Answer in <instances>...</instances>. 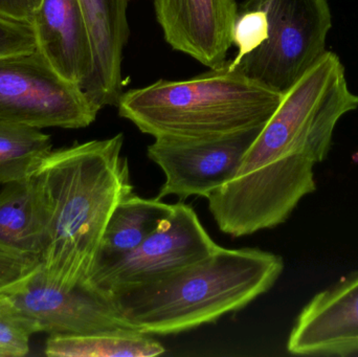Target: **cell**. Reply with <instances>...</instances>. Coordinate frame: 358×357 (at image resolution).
<instances>
[{"instance_id": "5bb4252c", "label": "cell", "mask_w": 358, "mask_h": 357, "mask_svg": "<svg viewBox=\"0 0 358 357\" xmlns=\"http://www.w3.org/2000/svg\"><path fill=\"white\" fill-rule=\"evenodd\" d=\"M45 242V215L35 178L0 191V245L39 258Z\"/></svg>"}, {"instance_id": "ba28073f", "label": "cell", "mask_w": 358, "mask_h": 357, "mask_svg": "<svg viewBox=\"0 0 358 357\" xmlns=\"http://www.w3.org/2000/svg\"><path fill=\"white\" fill-rule=\"evenodd\" d=\"M262 128L221 138H155L147 148V155L166 177L157 198L173 195L180 199H208L235 175Z\"/></svg>"}, {"instance_id": "7c38bea8", "label": "cell", "mask_w": 358, "mask_h": 357, "mask_svg": "<svg viewBox=\"0 0 358 357\" xmlns=\"http://www.w3.org/2000/svg\"><path fill=\"white\" fill-rule=\"evenodd\" d=\"M36 48L66 81L82 90L94 67V45L80 0H42L31 21Z\"/></svg>"}, {"instance_id": "2e32d148", "label": "cell", "mask_w": 358, "mask_h": 357, "mask_svg": "<svg viewBox=\"0 0 358 357\" xmlns=\"http://www.w3.org/2000/svg\"><path fill=\"white\" fill-rule=\"evenodd\" d=\"M165 351L150 335L136 330L50 335L44 349L52 357H153Z\"/></svg>"}, {"instance_id": "6da1fadb", "label": "cell", "mask_w": 358, "mask_h": 357, "mask_svg": "<svg viewBox=\"0 0 358 357\" xmlns=\"http://www.w3.org/2000/svg\"><path fill=\"white\" fill-rule=\"evenodd\" d=\"M357 108L340 57L326 52L283 92L235 175L208 196L219 230L240 238L284 224L317 190L315 167L327 159L338 122Z\"/></svg>"}, {"instance_id": "8fae6325", "label": "cell", "mask_w": 358, "mask_h": 357, "mask_svg": "<svg viewBox=\"0 0 358 357\" xmlns=\"http://www.w3.org/2000/svg\"><path fill=\"white\" fill-rule=\"evenodd\" d=\"M294 356H358V272L315 296L296 318L287 341Z\"/></svg>"}, {"instance_id": "9a60e30c", "label": "cell", "mask_w": 358, "mask_h": 357, "mask_svg": "<svg viewBox=\"0 0 358 357\" xmlns=\"http://www.w3.org/2000/svg\"><path fill=\"white\" fill-rule=\"evenodd\" d=\"M172 210L173 205L157 197L144 198L134 193L124 198L109 218L94 266L134 251Z\"/></svg>"}, {"instance_id": "44dd1931", "label": "cell", "mask_w": 358, "mask_h": 357, "mask_svg": "<svg viewBox=\"0 0 358 357\" xmlns=\"http://www.w3.org/2000/svg\"><path fill=\"white\" fill-rule=\"evenodd\" d=\"M42 0H0V16L18 21H31Z\"/></svg>"}, {"instance_id": "5b68a950", "label": "cell", "mask_w": 358, "mask_h": 357, "mask_svg": "<svg viewBox=\"0 0 358 357\" xmlns=\"http://www.w3.org/2000/svg\"><path fill=\"white\" fill-rule=\"evenodd\" d=\"M240 6L264 15L260 45L229 62L248 77L283 94L327 52L332 27L328 0H244Z\"/></svg>"}, {"instance_id": "7a4b0ae2", "label": "cell", "mask_w": 358, "mask_h": 357, "mask_svg": "<svg viewBox=\"0 0 358 357\" xmlns=\"http://www.w3.org/2000/svg\"><path fill=\"white\" fill-rule=\"evenodd\" d=\"M123 146L117 133L52 151L33 175L45 215L41 268L59 286L85 282L111 214L134 193Z\"/></svg>"}, {"instance_id": "277c9868", "label": "cell", "mask_w": 358, "mask_h": 357, "mask_svg": "<svg viewBox=\"0 0 358 357\" xmlns=\"http://www.w3.org/2000/svg\"><path fill=\"white\" fill-rule=\"evenodd\" d=\"M283 94L229 66L123 92L119 115L157 138H213L264 127Z\"/></svg>"}, {"instance_id": "3957f363", "label": "cell", "mask_w": 358, "mask_h": 357, "mask_svg": "<svg viewBox=\"0 0 358 357\" xmlns=\"http://www.w3.org/2000/svg\"><path fill=\"white\" fill-rule=\"evenodd\" d=\"M281 256L218 247L201 259L111 298L122 320L148 335H178L239 312L277 283Z\"/></svg>"}, {"instance_id": "ac0fdd59", "label": "cell", "mask_w": 358, "mask_h": 357, "mask_svg": "<svg viewBox=\"0 0 358 357\" xmlns=\"http://www.w3.org/2000/svg\"><path fill=\"white\" fill-rule=\"evenodd\" d=\"M35 324L6 295H0V357H20L29 351Z\"/></svg>"}, {"instance_id": "d6986e66", "label": "cell", "mask_w": 358, "mask_h": 357, "mask_svg": "<svg viewBox=\"0 0 358 357\" xmlns=\"http://www.w3.org/2000/svg\"><path fill=\"white\" fill-rule=\"evenodd\" d=\"M39 258L31 257L0 245V295L8 293L40 266Z\"/></svg>"}, {"instance_id": "4fadbf2b", "label": "cell", "mask_w": 358, "mask_h": 357, "mask_svg": "<svg viewBox=\"0 0 358 357\" xmlns=\"http://www.w3.org/2000/svg\"><path fill=\"white\" fill-rule=\"evenodd\" d=\"M80 1L92 34L94 54V71L83 92L100 110L117 107L124 92L123 59L130 36V0Z\"/></svg>"}, {"instance_id": "9c48e42d", "label": "cell", "mask_w": 358, "mask_h": 357, "mask_svg": "<svg viewBox=\"0 0 358 357\" xmlns=\"http://www.w3.org/2000/svg\"><path fill=\"white\" fill-rule=\"evenodd\" d=\"M4 295L33 321L37 333L78 335L134 330L122 320L110 300L82 284L71 289L59 286L46 278L41 263Z\"/></svg>"}, {"instance_id": "e0dca14e", "label": "cell", "mask_w": 358, "mask_h": 357, "mask_svg": "<svg viewBox=\"0 0 358 357\" xmlns=\"http://www.w3.org/2000/svg\"><path fill=\"white\" fill-rule=\"evenodd\" d=\"M52 148L39 128L0 122V186L31 177Z\"/></svg>"}, {"instance_id": "ffe728a7", "label": "cell", "mask_w": 358, "mask_h": 357, "mask_svg": "<svg viewBox=\"0 0 358 357\" xmlns=\"http://www.w3.org/2000/svg\"><path fill=\"white\" fill-rule=\"evenodd\" d=\"M34 50L36 39L31 23L0 16V57Z\"/></svg>"}, {"instance_id": "30bf717a", "label": "cell", "mask_w": 358, "mask_h": 357, "mask_svg": "<svg viewBox=\"0 0 358 357\" xmlns=\"http://www.w3.org/2000/svg\"><path fill=\"white\" fill-rule=\"evenodd\" d=\"M166 42L210 69L227 62L238 16L236 0H153Z\"/></svg>"}, {"instance_id": "8992f818", "label": "cell", "mask_w": 358, "mask_h": 357, "mask_svg": "<svg viewBox=\"0 0 358 357\" xmlns=\"http://www.w3.org/2000/svg\"><path fill=\"white\" fill-rule=\"evenodd\" d=\"M100 109L63 79L36 48L0 57V122L31 127L85 128Z\"/></svg>"}, {"instance_id": "52a82bcc", "label": "cell", "mask_w": 358, "mask_h": 357, "mask_svg": "<svg viewBox=\"0 0 358 357\" xmlns=\"http://www.w3.org/2000/svg\"><path fill=\"white\" fill-rule=\"evenodd\" d=\"M218 247L191 205L174 203L171 213L136 249L94 266L82 285L111 299L201 259Z\"/></svg>"}]
</instances>
